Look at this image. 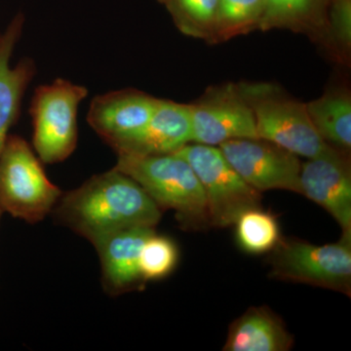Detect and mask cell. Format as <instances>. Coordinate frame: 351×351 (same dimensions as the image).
Segmentation results:
<instances>
[{
    "mask_svg": "<svg viewBox=\"0 0 351 351\" xmlns=\"http://www.w3.org/2000/svg\"><path fill=\"white\" fill-rule=\"evenodd\" d=\"M54 212L59 221L92 244L126 228H156L162 215L138 182L115 168L69 191Z\"/></svg>",
    "mask_w": 351,
    "mask_h": 351,
    "instance_id": "obj_1",
    "label": "cell"
},
{
    "mask_svg": "<svg viewBox=\"0 0 351 351\" xmlns=\"http://www.w3.org/2000/svg\"><path fill=\"white\" fill-rule=\"evenodd\" d=\"M24 23V15L18 14L0 34V154L9 137V129L17 119L23 95L36 75V64L29 58L21 60L15 66L10 64Z\"/></svg>",
    "mask_w": 351,
    "mask_h": 351,
    "instance_id": "obj_14",
    "label": "cell"
},
{
    "mask_svg": "<svg viewBox=\"0 0 351 351\" xmlns=\"http://www.w3.org/2000/svg\"><path fill=\"white\" fill-rule=\"evenodd\" d=\"M307 112L320 137L328 145L350 151L351 147V99L346 92H330L306 104Z\"/></svg>",
    "mask_w": 351,
    "mask_h": 351,
    "instance_id": "obj_16",
    "label": "cell"
},
{
    "mask_svg": "<svg viewBox=\"0 0 351 351\" xmlns=\"http://www.w3.org/2000/svg\"><path fill=\"white\" fill-rule=\"evenodd\" d=\"M301 195L324 208L351 235V172L350 161L339 149L330 147L302 163Z\"/></svg>",
    "mask_w": 351,
    "mask_h": 351,
    "instance_id": "obj_10",
    "label": "cell"
},
{
    "mask_svg": "<svg viewBox=\"0 0 351 351\" xmlns=\"http://www.w3.org/2000/svg\"><path fill=\"white\" fill-rule=\"evenodd\" d=\"M191 142L193 130L189 106L159 100L149 122L112 149L117 154L161 156L175 154Z\"/></svg>",
    "mask_w": 351,
    "mask_h": 351,
    "instance_id": "obj_12",
    "label": "cell"
},
{
    "mask_svg": "<svg viewBox=\"0 0 351 351\" xmlns=\"http://www.w3.org/2000/svg\"><path fill=\"white\" fill-rule=\"evenodd\" d=\"M235 237L245 253L262 255L276 248L281 239L280 228L274 214L261 207L243 212L235 221Z\"/></svg>",
    "mask_w": 351,
    "mask_h": 351,
    "instance_id": "obj_17",
    "label": "cell"
},
{
    "mask_svg": "<svg viewBox=\"0 0 351 351\" xmlns=\"http://www.w3.org/2000/svg\"><path fill=\"white\" fill-rule=\"evenodd\" d=\"M154 228H126L110 233L93 243L100 256L105 287L112 294L134 290L143 282L140 255Z\"/></svg>",
    "mask_w": 351,
    "mask_h": 351,
    "instance_id": "obj_13",
    "label": "cell"
},
{
    "mask_svg": "<svg viewBox=\"0 0 351 351\" xmlns=\"http://www.w3.org/2000/svg\"><path fill=\"white\" fill-rule=\"evenodd\" d=\"M237 88L253 112L258 138L307 159L331 147L316 131L306 104L269 83H240Z\"/></svg>",
    "mask_w": 351,
    "mask_h": 351,
    "instance_id": "obj_3",
    "label": "cell"
},
{
    "mask_svg": "<svg viewBox=\"0 0 351 351\" xmlns=\"http://www.w3.org/2000/svg\"><path fill=\"white\" fill-rule=\"evenodd\" d=\"M88 95L86 87L58 78L38 87L31 106L34 147L44 163L66 160L77 144L78 106Z\"/></svg>",
    "mask_w": 351,
    "mask_h": 351,
    "instance_id": "obj_7",
    "label": "cell"
},
{
    "mask_svg": "<svg viewBox=\"0 0 351 351\" xmlns=\"http://www.w3.org/2000/svg\"><path fill=\"white\" fill-rule=\"evenodd\" d=\"M326 0H265L258 27L263 29L301 25L320 13Z\"/></svg>",
    "mask_w": 351,
    "mask_h": 351,
    "instance_id": "obj_19",
    "label": "cell"
},
{
    "mask_svg": "<svg viewBox=\"0 0 351 351\" xmlns=\"http://www.w3.org/2000/svg\"><path fill=\"white\" fill-rule=\"evenodd\" d=\"M61 195L24 138L8 137L0 154L2 211L27 223H38L54 209Z\"/></svg>",
    "mask_w": 351,
    "mask_h": 351,
    "instance_id": "obj_5",
    "label": "cell"
},
{
    "mask_svg": "<svg viewBox=\"0 0 351 351\" xmlns=\"http://www.w3.org/2000/svg\"><path fill=\"white\" fill-rule=\"evenodd\" d=\"M263 10L265 0H219L215 34L230 36L258 25Z\"/></svg>",
    "mask_w": 351,
    "mask_h": 351,
    "instance_id": "obj_21",
    "label": "cell"
},
{
    "mask_svg": "<svg viewBox=\"0 0 351 351\" xmlns=\"http://www.w3.org/2000/svg\"><path fill=\"white\" fill-rule=\"evenodd\" d=\"M193 142L219 147L234 138H258L255 119L237 85L210 89L191 104Z\"/></svg>",
    "mask_w": 351,
    "mask_h": 351,
    "instance_id": "obj_9",
    "label": "cell"
},
{
    "mask_svg": "<svg viewBox=\"0 0 351 351\" xmlns=\"http://www.w3.org/2000/svg\"><path fill=\"white\" fill-rule=\"evenodd\" d=\"M114 168L138 182L160 209L173 210L182 228L202 230L211 226L204 191L184 157L119 152Z\"/></svg>",
    "mask_w": 351,
    "mask_h": 351,
    "instance_id": "obj_2",
    "label": "cell"
},
{
    "mask_svg": "<svg viewBox=\"0 0 351 351\" xmlns=\"http://www.w3.org/2000/svg\"><path fill=\"white\" fill-rule=\"evenodd\" d=\"M269 276L351 295V235L335 243L315 245L281 239L269 252Z\"/></svg>",
    "mask_w": 351,
    "mask_h": 351,
    "instance_id": "obj_4",
    "label": "cell"
},
{
    "mask_svg": "<svg viewBox=\"0 0 351 351\" xmlns=\"http://www.w3.org/2000/svg\"><path fill=\"white\" fill-rule=\"evenodd\" d=\"M1 213H2V209H1V208H0V216H1Z\"/></svg>",
    "mask_w": 351,
    "mask_h": 351,
    "instance_id": "obj_23",
    "label": "cell"
},
{
    "mask_svg": "<svg viewBox=\"0 0 351 351\" xmlns=\"http://www.w3.org/2000/svg\"><path fill=\"white\" fill-rule=\"evenodd\" d=\"M294 337L284 321L265 306L250 307L228 329L223 351H288Z\"/></svg>",
    "mask_w": 351,
    "mask_h": 351,
    "instance_id": "obj_15",
    "label": "cell"
},
{
    "mask_svg": "<svg viewBox=\"0 0 351 351\" xmlns=\"http://www.w3.org/2000/svg\"><path fill=\"white\" fill-rule=\"evenodd\" d=\"M159 99L133 89L119 90L95 97L87 121L113 147L137 133L149 122Z\"/></svg>",
    "mask_w": 351,
    "mask_h": 351,
    "instance_id": "obj_11",
    "label": "cell"
},
{
    "mask_svg": "<svg viewBox=\"0 0 351 351\" xmlns=\"http://www.w3.org/2000/svg\"><path fill=\"white\" fill-rule=\"evenodd\" d=\"M226 160L258 191L284 189L301 193L299 156L263 138H234L219 145Z\"/></svg>",
    "mask_w": 351,
    "mask_h": 351,
    "instance_id": "obj_8",
    "label": "cell"
},
{
    "mask_svg": "<svg viewBox=\"0 0 351 351\" xmlns=\"http://www.w3.org/2000/svg\"><path fill=\"white\" fill-rule=\"evenodd\" d=\"M331 24L335 36L348 45L351 41V0H331Z\"/></svg>",
    "mask_w": 351,
    "mask_h": 351,
    "instance_id": "obj_22",
    "label": "cell"
},
{
    "mask_svg": "<svg viewBox=\"0 0 351 351\" xmlns=\"http://www.w3.org/2000/svg\"><path fill=\"white\" fill-rule=\"evenodd\" d=\"M180 31L196 38L213 36L219 0H158Z\"/></svg>",
    "mask_w": 351,
    "mask_h": 351,
    "instance_id": "obj_18",
    "label": "cell"
},
{
    "mask_svg": "<svg viewBox=\"0 0 351 351\" xmlns=\"http://www.w3.org/2000/svg\"><path fill=\"white\" fill-rule=\"evenodd\" d=\"M179 252L174 242L168 237L152 233L145 240L141 250V276L143 280H157L169 276L174 270Z\"/></svg>",
    "mask_w": 351,
    "mask_h": 351,
    "instance_id": "obj_20",
    "label": "cell"
},
{
    "mask_svg": "<svg viewBox=\"0 0 351 351\" xmlns=\"http://www.w3.org/2000/svg\"><path fill=\"white\" fill-rule=\"evenodd\" d=\"M175 154L184 157L197 176L211 226H233L243 212L261 207L260 191L242 179L218 147L189 143Z\"/></svg>",
    "mask_w": 351,
    "mask_h": 351,
    "instance_id": "obj_6",
    "label": "cell"
}]
</instances>
